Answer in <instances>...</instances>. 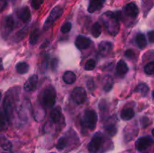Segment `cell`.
<instances>
[{"label":"cell","mask_w":154,"mask_h":153,"mask_svg":"<svg viewBox=\"0 0 154 153\" xmlns=\"http://www.w3.org/2000/svg\"><path fill=\"white\" fill-rule=\"evenodd\" d=\"M72 28V23L69 22H65L61 26V32L62 33H68Z\"/></svg>","instance_id":"34"},{"label":"cell","mask_w":154,"mask_h":153,"mask_svg":"<svg viewBox=\"0 0 154 153\" xmlns=\"http://www.w3.org/2000/svg\"><path fill=\"white\" fill-rule=\"evenodd\" d=\"M101 20L103 22L105 28L111 35H117L120 31V21L117 14L108 11L101 16Z\"/></svg>","instance_id":"1"},{"label":"cell","mask_w":154,"mask_h":153,"mask_svg":"<svg viewBox=\"0 0 154 153\" xmlns=\"http://www.w3.org/2000/svg\"><path fill=\"white\" fill-rule=\"evenodd\" d=\"M18 17L23 22H28L31 19V12L27 6L21 8L17 12Z\"/></svg>","instance_id":"15"},{"label":"cell","mask_w":154,"mask_h":153,"mask_svg":"<svg viewBox=\"0 0 154 153\" xmlns=\"http://www.w3.org/2000/svg\"><path fill=\"white\" fill-rule=\"evenodd\" d=\"M153 140L150 136H142L137 140L135 142V148L138 151L143 152L147 149L153 144Z\"/></svg>","instance_id":"8"},{"label":"cell","mask_w":154,"mask_h":153,"mask_svg":"<svg viewBox=\"0 0 154 153\" xmlns=\"http://www.w3.org/2000/svg\"><path fill=\"white\" fill-rule=\"evenodd\" d=\"M148 38L150 43H154V31H150L148 32Z\"/></svg>","instance_id":"42"},{"label":"cell","mask_w":154,"mask_h":153,"mask_svg":"<svg viewBox=\"0 0 154 153\" xmlns=\"http://www.w3.org/2000/svg\"><path fill=\"white\" fill-rule=\"evenodd\" d=\"M99 110L102 112H105L108 110V104L105 100H102L99 104Z\"/></svg>","instance_id":"38"},{"label":"cell","mask_w":154,"mask_h":153,"mask_svg":"<svg viewBox=\"0 0 154 153\" xmlns=\"http://www.w3.org/2000/svg\"><path fill=\"white\" fill-rule=\"evenodd\" d=\"M135 40H136V44L139 48L141 49H144L146 46H147V40H146L145 36L143 34L140 33L138 35L136 36V38H135Z\"/></svg>","instance_id":"26"},{"label":"cell","mask_w":154,"mask_h":153,"mask_svg":"<svg viewBox=\"0 0 154 153\" xmlns=\"http://www.w3.org/2000/svg\"><path fill=\"white\" fill-rule=\"evenodd\" d=\"M48 56L45 58V59L43 60V62H42V65H41V70L42 71L45 72V70L48 68Z\"/></svg>","instance_id":"37"},{"label":"cell","mask_w":154,"mask_h":153,"mask_svg":"<svg viewBox=\"0 0 154 153\" xmlns=\"http://www.w3.org/2000/svg\"><path fill=\"white\" fill-rule=\"evenodd\" d=\"M7 6V2L5 0H0V12L2 11Z\"/></svg>","instance_id":"41"},{"label":"cell","mask_w":154,"mask_h":153,"mask_svg":"<svg viewBox=\"0 0 154 153\" xmlns=\"http://www.w3.org/2000/svg\"><path fill=\"white\" fill-rule=\"evenodd\" d=\"M0 146L4 150L8 151V150L11 149L12 144L5 137H0Z\"/></svg>","instance_id":"30"},{"label":"cell","mask_w":154,"mask_h":153,"mask_svg":"<svg viewBox=\"0 0 154 153\" xmlns=\"http://www.w3.org/2000/svg\"><path fill=\"white\" fill-rule=\"evenodd\" d=\"M58 59L57 58H54V59L52 60V62H51V67H52V69L54 70V71H56L57 69V66H58Z\"/></svg>","instance_id":"40"},{"label":"cell","mask_w":154,"mask_h":153,"mask_svg":"<svg viewBox=\"0 0 154 153\" xmlns=\"http://www.w3.org/2000/svg\"><path fill=\"white\" fill-rule=\"evenodd\" d=\"M1 98H2V93L1 92H0V100H1Z\"/></svg>","instance_id":"45"},{"label":"cell","mask_w":154,"mask_h":153,"mask_svg":"<svg viewBox=\"0 0 154 153\" xmlns=\"http://www.w3.org/2000/svg\"><path fill=\"white\" fill-rule=\"evenodd\" d=\"M40 36V31L38 28H35L31 32L29 35V44L31 45H35L38 42Z\"/></svg>","instance_id":"25"},{"label":"cell","mask_w":154,"mask_h":153,"mask_svg":"<svg viewBox=\"0 0 154 153\" xmlns=\"http://www.w3.org/2000/svg\"><path fill=\"white\" fill-rule=\"evenodd\" d=\"M135 116V111L132 108H126L123 110L120 114V117L123 120H129Z\"/></svg>","instance_id":"22"},{"label":"cell","mask_w":154,"mask_h":153,"mask_svg":"<svg viewBox=\"0 0 154 153\" xmlns=\"http://www.w3.org/2000/svg\"><path fill=\"white\" fill-rule=\"evenodd\" d=\"M95 82L94 81H93V80L92 79V78H90V79H88V80L87 81V88H88L90 91H93V89L95 88Z\"/></svg>","instance_id":"36"},{"label":"cell","mask_w":154,"mask_h":153,"mask_svg":"<svg viewBox=\"0 0 154 153\" xmlns=\"http://www.w3.org/2000/svg\"><path fill=\"white\" fill-rule=\"evenodd\" d=\"M116 70H117V73L120 75H125L129 70V67H128L127 64L123 60H120L118 62L116 67Z\"/></svg>","instance_id":"19"},{"label":"cell","mask_w":154,"mask_h":153,"mask_svg":"<svg viewBox=\"0 0 154 153\" xmlns=\"http://www.w3.org/2000/svg\"><path fill=\"white\" fill-rule=\"evenodd\" d=\"M68 143H69V140H68V137H66V136H63V137L60 138L57 142V148L58 150H63L66 148L68 146Z\"/></svg>","instance_id":"29"},{"label":"cell","mask_w":154,"mask_h":153,"mask_svg":"<svg viewBox=\"0 0 154 153\" xmlns=\"http://www.w3.org/2000/svg\"><path fill=\"white\" fill-rule=\"evenodd\" d=\"M57 92L52 86H47L41 94V103L44 107L51 108L54 106L56 103Z\"/></svg>","instance_id":"2"},{"label":"cell","mask_w":154,"mask_h":153,"mask_svg":"<svg viewBox=\"0 0 154 153\" xmlns=\"http://www.w3.org/2000/svg\"><path fill=\"white\" fill-rule=\"evenodd\" d=\"M14 100H15L14 95L13 93L11 92V90L8 92L5 97L3 106H4V111L5 112L6 115H7L9 121H11V118L12 115H13L14 110V106H15Z\"/></svg>","instance_id":"4"},{"label":"cell","mask_w":154,"mask_h":153,"mask_svg":"<svg viewBox=\"0 0 154 153\" xmlns=\"http://www.w3.org/2000/svg\"><path fill=\"white\" fill-rule=\"evenodd\" d=\"M135 92L141 93V94H143V95L145 96L146 94L148 93L149 87L147 86V84L142 82V83H140L137 86V87L135 88Z\"/></svg>","instance_id":"28"},{"label":"cell","mask_w":154,"mask_h":153,"mask_svg":"<svg viewBox=\"0 0 154 153\" xmlns=\"http://www.w3.org/2000/svg\"><path fill=\"white\" fill-rule=\"evenodd\" d=\"M38 82V76L35 74L29 76L28 80L26 81L25 84L23 86V88L26 92H33L36 88Z\"/></svg>","instance_id":"11"},{"label":"cell","mask_w":154,"mask_h":153,"mask_svg":"<svg viewBox=\"0 0 154 153\" xmlns=\"http://www.w3.org/2000/svg\"><path fill=\"white\" fill-rule=\"evenodd\" d=\"M91 44V40L89 38L83 35H79L75 40V45L80 50L87 49L90 46Z\"/></svg>","instance_id":"13"},{"label":"cell","mask_w":154,"mask_h":153,"mask_svg":"<svg viewBox=\"0 0 154 153\" xmlns=\"http://www.w3.org/2000/svg\"><path fill=\"white\" fill-rule=\"evenodd\" d=\"M96 61L93 59H90L86 62L85 65H84V69L86 70H92L96 68Z\"/></svg>","instance_id":"32"},{"label":"cell","mask_w":154,"mask_h":153,"mask_svg":"<svg viewBox=\"0 0 154 153\" xmlns=\"http://www.w3.org/2000/svg\"><path fill=\"white\" fill-rule=\"evenodd\" d=\"M63 80L66 83L72 84L76 81V75L74 72L68 70L64 73L63 76Z\"/></svg>","instance_id":"20"},{"label":"cell","mask_w":154,"mask_h":153,"mask_svg":"<svg viewBox=\"0 0 154 153\" xmlns=\"http://www.w3.org/2000/svg\"><path fill=\"white\" fill-rule=\"evenodd\" d=\"M152 134H153V136H154V128L153 129V130H152Z\"/></svg>","instance_id":"44"},{"label":"cell","mask_w":154,"mask_h":153,"mask_svg":"<svg viewBox=\"0 0 154 153\" xmlns=\"http://www.w3.org/2000/svg\"><path fill=\"white\" fill-rule=\"evenodd\" d=\"M4 69V67H3V62H2V58H0V71Z\"/></svg>","instance_id":"43"},{"label":"cell","mask_w":154,"mask_h":153,"mask_svg":"<svg viewBox=\"0 0 154 153\" xmlns=\"http://www.w3.org/2000/svg\"><path fill=\"white\" fill-rule=\"evenodd\" d=\"M42 3H43V0H31L32 7L35 10L39 9Z\"/></svg>","instance_id":"35"},{"label":"cell","mask_w":154,"mask_h":153,"mask_svg":"<svg viewBox=\"0 0 154 153\" xmlns=\"http://www.w3.org/2000/svg\"><path fill=\"white\" fill-rule=\"evenodd\" d=\"M46 115V112L43 106H39L35 110L34 118L37 122H41L44 119Z\"/></svg>","instance_id":"21"},{"label":"cell","mask_w":154,"mask_h":153,"mask_svg":"<svg viewBox=\"0 0 154 153\" xmlns=\"http://www.w3.org/2000/svg\"><path fill=\"white\" fill-rule=\"evenodd\" d=\"M9 119L5 111L0 108V131H4L8 128Z\"/></svg>","instance_id":"17"},{"label":"cell","mask_w":154,"mask_h":153,"mask_svg":"<svg viewBox=\"0 0 154 153\" xmlns=\"http://www.w3.org/2000/svg\"><path fill=\"white\" fill-rule=\"evenodd\" d=\"M116 124H117V117L115 116L108 118L107 122L105 124V129L110 136H113L117 134V128Z\"/></svg>","instance_id":"10"},{"label":"cell","mask_w":154,"mask_h":153,"mask_svg":"<svg viewBox=\"0 0 154 153\" xmlns=\"http://www.w3.org/2000/svg\"><path fill=\"white\" fill-rule=\"evenodd\" d=\"M63 13V9L60 6H56L55 8H54L50 13L48 19L45 21V24H44V29H48L54 24V22L62 16Z\"/></svg>","instance_id":"5"},{"label":"cell","mask_w":154,"mask_h":153,"mask_svg":"<svg viewBox=\"0 0 154 153\" xmlns=\"http://www.w3.org/2000/svg\"><path fill=\"white\" fill-rule=\"evenodd\" d=\"M105 0H90L88 7V11L93 13L95 11L100 10L104 5Z\"/></svg>","instance_id":"16"},{"label":"cell","mask_w":154,"mask_h":153,"mask_svg":"<svg viewBox=\"0 0 154 153\" xmlns=\"http://www.w3.org/2000/svg\"><path fill=\"white\" fill-rule=\"evenodd\" d=\"M135 52L132 50L129 49L125 52V56L129 58H135Z\"/></svg>","instance_id":"39"},{"label":"cell","mask_w":154,"mask_h":153,"mask_svg":"<svg viewBox=\"0 0 154 153\" xmlns=\"http://www.w3.org/2000/svg\"><path fill=\"white\" fill-rule=\"evenodd\" d=\"M72 98L78 104H82L87 99V92L82 87H76L72 92Z\"/></svg>","instance_id":"6"},{"label":"cell","mask_w":154,"mask_h":153,"mask_svg":"<svg viewBox=\"0 0 154 153\" xmlns=\"http://www.w3.org/2000/svg\"><path fill=\"white\" fill-rule=\"evenodd\" d=\"M144 72L148 75L154 74V62L147 63L144 67Z\"/></svg>","instance_id":"31"},{"label":"cell","mask_w":154,"mask_h":153,"mask_svg":"<svg viewBox=\"0 0 154 153\" xmlns=\"http://www.w3.org/2000/svg\"><path fill=\"white\" fill-rule=\"evenodd\" d=\"M98 116L96 111L91 109L86 110L81 118V125L90 130L95 129L97 123Z\"/></svg>","instance_id":"3"},{"label":"cell","mask_w":154,"mask_h":153,"mask_svg":"<svg viewBox=\"0 0 154 153\" xmlns=\"http://www.w3.org/2000/svg\"><path fill=\"white\" fill-rule=\"evenodd\" d=\"M26 32H27L26 28H23L22 30L18 32L16 34V35H15V38H14L15 40H16V41H20V40L21 39L25 36V34H26Z\"/></svg>","instance_id":"33"},{"label":"cell","mask_w":154,"mask_h":153,"mask_svg":"<svg viewBox=\"0 0 154 153\" xmlns=\"http://www.w3.org/2000/svg\"><path fill=\"white\" fill-rule=\"evenodd\" d=\"M51 153H54V152H51Z\"/></svg>","instance_id":"47"},{"label":"cell","mask_w":154,"mask_h":153,"mask_svg":"<svg viewBox=\"0 0 154 153\" xmlns=\"http://www.w3.org/2000/svg\"><path fill=\"white\" fill-rule=\"evenodd\" d=\"M152 96H153V98H154V91L153 92V93H152Z\"/></svg>","instance_id":"46"},{"label":"cell","mask_w":154,"mask_h":153,"mask_svg":"<svg viewBox=\"0 0 154 153\" xmlns=\"http://www.w3.org/2000/svg\"><path fill=\"white\" fill-rule=\"evenodd\" d=\"M124 12L128 16L132 18H135L138 15L139 10H138V6L135 4V3L130 2L126 4L124 8Z\"/></svg>","instance_id":"12"},{"label":"cell","mask_w":154,"mask_h":153,"mask_svg":"<svg viewBox=\"0 0 154 153\" xmlns=\"http://www.w3.org/2000/svg\"><path fill=\"white\" fill-rule=\"evenodd\" d=\"M113 44L111 42L102 41L99 45V52L102 56H106L111 52Z\"/></svg>","instance_id":"14"},{"label":"cell","mask_w":154,"mask_h":153,"mask_svg":"<svg viewBox=\"0 0 154 153\" xmlns=\"http://www.w3.org/2000/svg\"><path fill=\"white\" fill-rule=\"evenodd\" d=\"M102 33V26L99 22H95L91 28V34L94 38H99Z\"/></svg>","instance_id":"27"},{"label":"cell","mask_w":154,"mask_h":153,"mask_svg":"<svg viewBox=\"0 0 154 153\" xmlns=\"http://www.w3.org/2000/svg\"><path fill=\"white\" fill-rule=\"evenodd\" d=\"M50 116H51V120H52L54 122H60V120L63 118V114H62L61 107H60V106H57V107L54 108V109L51 111Z\"/></svg>","instance_id":"18"},{"label":"cell","mask_w":154,"mask_h":153,"mask_svg":"<svg viewBox=\"0 0 154 153\" xmlns=\"http://www.w3.org/2000/svg\"><path fill=\"white\" fill-rule=\"evenodd\" d=\"M113 86H114V80L111 76H106L105 80H104V84H103V89L104 91L108 92L112 89Z\"/></svg>","instance_id":"23"},{"label":"cell","mask_w":154,"mask_h":153,"mask_svg":"<svg viewBox=\"0 0 154 153\" xmlns=\"http://www.w3.org/2000/svg\"><path fill=\"white\" fill-rule=\"evenodd\" d=\"M29 68V64L26 62H18L16 64V70L20 74H24L27 73Z\"/></svg>","instance_id":"24"},{"label":"cell","mask_w":154,"mask_h":153,"mask_svg":"<svg viewBox=\"0 0 154 153\" xmlns=\"http://www.w3.org/2000/svg\"><path fill=\"white\" fill-rule=\"evenodd\" d=\"M102 144V136L99 133L94 135L93 139L88 144V151L90 153H96Z\"/></svg>","instance_id":"7"},{"label":"cell","mask_w":154,"mask_h":153,"mask_svg":"<svg viewBox=\"0 0 154 153\" xmlns=\"http://www.w3.org/2000/svg\"><path fill=\"white\" fill-rule=\"evenodd\" d=\"M14 27V20L11 16H7L5 18L2 22V35L5 38L10 34L11 32Z\"/></svg>","instance_id":"9"}]
</instances>
